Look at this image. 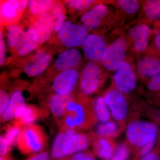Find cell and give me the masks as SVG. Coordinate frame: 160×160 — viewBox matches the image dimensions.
I'll return each mask as SVG.
<instances>
[{"label":"cell","mask_w":160,"mask_h":160,"mask_svg":"<svg viewBox=\"0 0 160 160\" xmlns=\"http://www.w3.org/2000/svg\"><path fill=\"white\" fill-rule=\"evenodd\" d=\"M82 98H73L68 104L62 117L65 129H84L90 126L97 119L93 109V104Z\"/></svg>","instance_id":"cell-1"},{"label":"cell","mask_w":160,"mask_h":160,"mask_svg":"<svg viewBox=\"0 0 160 160\" xmlns=\"http://www.w3.org/2000/svg\"><path fill=\"white\" fill-rule=\"evenodd\" d=\"M106 3H98L81 15L82 24L88 31L97 30L102 27L110 29L121 20L117 11Z\"/></svg>","instance_id":"cell-2"},{"label":"cell","mask_w":160,"mask_h":160,"mask_svg":"<svg viewBox=\"0 0 160 160\" xmlns=\"http://www.w3.org/2000/svg\"><path fill=\"white\" fill-rule=\"evenodd\" d=\"M157 126L154 123L137 120L127 125L126 136L129 144L137 147L155 142L157 137Z\"/></svg>","instance_id":"cell-3"},{"label":"cell","mask_w":160,"mask_h":160,"mask_svg":"<svg viewBox=\"0 0 160 160\" xmlns=\"http://www.w3.org/2000/svg\"><path fill=\"white\" fill-rule=\"evenodd\" d=\"M46 142V136L41 127L32 124L22 129L17 142L23 153L35 154L44 149Z\"/></svg>","instance_id":"cell-4"},{"label":"cell","mask_w":160,"mask_h":160,"mask_svg":"<svg viewBox=\"0 0 160 160\" xmlns=\"http://www.w3.org/2000/svg\"><path fill=\"white\" fill-rule=\"evenodd\" d=\"M129 43L128 38L122 35L107 46L101 64L107 71L114 72L126 60Z\"/></svg>","instance_id":"cell-5"},{"label":"cell","mask_w":160,"mask_h":160,"mask_svg":"<svg viewBox=\"0 0 160 160\" xmlns=\"http://www.w3.org/2000/svg\"><path fill=\"white\" fill-rule=\"evenodd\" d=\"M58 39L65 47L75 48L82 46L88 35V30L83 24L66 21L57 32Z\"/></svg>","instance_id":"cell-6"},{"label":"cell","mask_w":160,"mask_h":160,"mask_svg":"<svg viewBox=\"0 0 160 160\" xmlns=\"http://www.w3.org/2000/svg\"><path fill=\"white\" fill-rule=\"evenodd\" d=\"M113 86L124 94L131 93L137 85V74L130 61L126 59L112 75Z\"/></svg>","instance_id":"cell-7"},{"label":"cell","mask_w":160,"mask_h":160,"mask_svg":"<svg viewBox=\"0 0 160 160\" xmlns=\"http://www.w3.org/2000/svg\"><path fill=\"white\" fill-rule=\"evenodd\" d=\"M103 79L102 70L98 63L89 61L80 77V88L84 96L90 95L97 91Z\"/></svg>","instance_id":"cell-8"},{"label":"cell","mask_w":160,"mask_h":160,"mask_svg":"<svg viewBox=\"0 0 160 160\" xmlns=\"http://www.w3.org/2000/svg\"><path fill=\"white\" fill-rule=\"evenodd\" d=\"M152 33V30L148 24L144 22L130 27L128 30L127 38L129 43H131L134 53L141 55L147 51Z\"/></svg>","instance_id":"cell-9"},{"label":"cell","mask_w":160,"mask_h":160,"mask_svg":"<svg viewBox=\"0 0 160 160\" xmlns=\"http://www.w3.org/2000/svg\"><path fill=\"white\" fill-rule=\"evenodd\" d=\"M103 96L113 118L118 122L125 120L128 112V103L125 94L112 86L106 90Z\"/></svg>","instance_id":"cell-10"},{"label":"cell","mask_w":160,"mask_h":160,"mask_svg":"<svg viewBox=\"0 0 160 160\" xmlns=\"http://www.w3.org/2000/svg\"><path fill=\"white\" fill-rule=\"evenodd\" d=\"M28 29L32 39L42 45L48 41L53 33V18L49 12L44 13L33 20Z\"/></svg>","instance_id":"cell-11"},{"label":"cell","mask_w":160,"mask_h":160,"mask_svg":"<svg viewBox=\"0 0 160 160\" xmlns=\"http://www.w3.org/2000/svg\"><path fill=\"white\" fill-rule=\"evenodd\" d=\"M79 80V73L76 69L61 72L52 81V90L55 94L72 95Z\"/></svg>","instance_id":"cell-12"},{"label":"cell","mask_w":160,"mask_h":160,"mask_svg":"<svg viewBox=\"0 0 160 160\" xmlns=\"http://www.w3.org/2000/svg\"><path fill=\"white\" fill-rule=\"evenodd\" d=\"M108 45L103 36L91 33L87 36L82 46L86 59L90 62L100 63Z\"/></svg>","instance_id":"cell-13"},{"label":"cell","mask_w":160,"mask_h":160,"mask_svg":"<svg viewBox=\"0 0 160 160\" xmlns=\"http://www.w3.org/2000/svg\"><path fill=\"white\" fill-rule=\"evenodd\" d=\"M28 1L7 0L1 2V22L4 25L15 23L28 6Z\"/></svg>","instance_id":"cell-14"},{"label":"cell","mask_w":160,"mask_h":160,"mask_svg":"<svg viewBox=\"0 0 160 160\" xmlns=\"http://www.w3.org/2000/svg\"><path fill=\"white\" fill-rule=\"evenodd\" d=\"M52 60L51 53L45 49H38L26 63L24 71L31 77L38 76L48 68Z\"/></svg>","instance_id":"cell-15"},{"label":"cell","mask_w":160,"mask_h":160,"mask_svg":"<svg viewBox=\"0 0 160 160\" xmlns=\"http://www.w3.org/2000/svg\"><path fill=\"white\" fill-rule=\"evenodd\" d=\"M65 130L67 133V137L63 148L64 158L74 153L84 151L89 146V139L86 135L78 133L74 129Z\"/></svg>","instance_id":"cell-16"},{"label":"cell","mask_w":160,"mask_h":160,"mask_svg":"<svg viewBox=\"0 0 160 160\" xmlns=\"http://www.w3.org/2000/svg\"><path fill=\"white\" fill-rule=\"evenodd\" d=\"M82 57L79 50L76 48L66 49L58 55L53 66L58 71L76 69L82 62Z\"/></svg>","instance_id":"cell-17"},{"label":"cell","mask_w":160,"mask_h":160,"mask_svg":"<svg viewBox=\"0 0 160 160\" xmlns=\"http://www.w3.org/2000/svg\"><path fill=\"white\" fill-rule=\"evenodd\" d=\"M137 74L143 78H150L160 72V59L151 54L140 57L136 66Z\"/></svg>","instance_id":"cell-18"},{"label":"cell","mask_w":160,"mask_h":160,"mask_svg":"<svg viewBox=\"0 0 160 160\" xmlns=\"http://www.w3.org/2000/svg\"><path fill=\"white\" fill-rule=\"evenodd\" d=\"M25 98L20 90L15 92L10 98L7 109L1 116L2 121H10L12 119L19 120L22 117L26 107Z\"/></svg>","instance_id":"cell-19"},{"label":"cell","mask_w":160,"mask_h":160,"mask_svg":"<svg viewBox=\"0 0 160 160\" xmlns=\"http://www.w3.org/2000/svg\"><path fill=\"white\" fill-rule=\"evenodd\" d=\"M92 147L94 154L104 159L112 158L116 148L112 141L105 137H100L95 140Z\"/></svg>","instance_id":"cell-20"},{"label":"cell","mask_w":160,"mask_h":160,"mask_svg":"<svg viewBox=\"0 0 160 160\" xmlns=\"http://www.w3.org/2000/svg\"><path fill=\"white\" fill-rule=\"evenodd\" d=\"M141 14L144 22L160 21V0H147L142 2Z\"/></svg>","instance_id":"cell-21"},{"label":"cell","mask_w":160,"mask_h":160,"mask_svg":"<svg viewBox=\"0 0 160 160\" xmlns=\"http://www.w3.org/2000/svg\"><path fill=\"white\" fill-rule=\"evenodd\" d=\"M72 95H61L55 94L49 100V106L52 113L57 118H62L68 104L72 99Z\"/></svg>","instance_id":"cell-22"},{"label":"cell","mask_w":160,"mask_h":160,"mask_svg":"<svg viewBox=\"0 0 160 160\" xmlns=\"http://www.w3.org/2000/svg\"><path fill=\"white\" fill-rule=\"evenodd\" d=\"M142 1L137 0H118L113 1L112 4L115 6L118 14L119 12L123 16H134L142 8Z\"/></svg>","instance_id":"cell-23"},{"label":"cell","mask_w":160,"mask_h":160,"mask_svg":"<svg viewBox=\"0 0 160 160\" xmlns=\"http://www.w3.org/2000/svg\"><path fill=\"white\" fill-rule=\"evenodd\" d=\"M40 45L32 39L28 29L23 31V33L16 49L17 53L20 56L27 55L39 47Z\"/></svg>","instance_id":"cell-24"},{"label":"cell","mask_w":160,"mask_h":160,"mask_svg":"<svg viewBox=\"0 0 160 160\" xmlns=\"http://www.w3.org/2000/svg\"><path fill=\"white\" fill-rule=\"evenodd\" d=\"M93 109L97 119L100 122H106L110 121L111 112L103 96L97 97L92 102Z\"/></svg>","instance_id":"cell-25"},{"label":"cell","mask_w":160,"mask_h":160,"mask_svg":"<svg viewBox=\"0 0 160 160\" xmlns=\"http://www.w3.org/2000/svg\"><path fill=\"white\" fill-rule=\"evenodd\" d=\"M54 22L53 33H57L64 23L66 22V8L62 3L55 2L49 11Z\"/></svg>","instance_id":"cell-26"},{"label":"cell","mask_w":160,"mask_h":160,"mask_svg":"<svg viewBox=\"0 0 160 160\" xmlns=\"http://www.w3.org/2000/svg\"><path fill=\"white\" fill-rule=\"evenodd\" d=\"M55 1L51 0H31L28 2V9L35 19L41 15L50 11Z\"/></svg>","instance_id":"cell-27"},{"label":"cell","mask_w":160,"mask_h":160,"mask_svg":"<svg viewBox=\"0 0 160 160\" xmlns=\"http://www.w3.org/2000/svg\"><path fill=\"white\" fill-rule=\"evenodd\" d=\"M119 126L116 122L109 121L106 122L98 123L94 127L95 134L100 137L109 138L117 134Z\"/></svg>","instance_id":"cell-28"},{"label":"cell","mask_w":160,"mask_h":160,"mask_svg":"<svg viewBox=\"0 0 160 160\" xmlns=\"http://www.w3.org/2000/svg\"><path fill=\"white\" fill-rule=\"evenodd\" d=\"M23 31L21 26L18 24H11L8 26L7 30V44L12 50H16Z\"/></svg>","instance_id":"cell-29"},{"label":"cell","mask_w":160,"mask_h":160,"mask_svg":"<svg viewBox=\"0 0 160 160\" xmlns=\"http://www.w3.org/2000/svg\"><path fill=\"white\" fill-rule=\"evenodd\" d=\"M67 137L66 130L60 132L56 137L52 143L51 150V157L53 160H62L64 158L63 148Z\"/></svg>","instance_id":"cell-30"},{"label":"cell","mask_w":160,"mask_h":160,"mask_svg":"<svg viewBox=\"0 0 160 160\" xmlns=\"http://www.w3.org/2000/svg\"><path fill=\"white\" fill-rule=\"evenodd\" d=\"M103 2L92 0H73L65 2V6L70 10H75L80 12H85L89 10L92 6Z\"/></svg>","instance_id":"cell-31"},{"label":"cell","mask_w":160,"mask_h":160,"mask_svg":"<svg viewBox=\"0 0 160 160\" xmlns=\"http://www.w3.org/2000/svg\"><path fill=\"white\" fill-rule=\"evenodd\" d=\"M39 116V114L38 109L34 106L30 105L26 106L22 116L17 122L22 126H28L34 123Z\"/></svg>","instance_id":"cell-32"},{"label":"cell","mask_w":160,"mask_h":160,"mask_svg":"<svg viewBox=\"0 0 160 160\" xmlns=\"http://www.w3.org/2000/svg\"><path fill=\"white\" fill-rule=\"evenodd\" d=\"M130 149L127 143L122 142L116 146L112 160H127L130 155Z\"/></svg>","instance_id":"cell-33"},{"label":"cell","mask_w":160,"mask_h":160,"mask_svg":"<svg viewBox=\"0 0 160 160\" xmlns=\"http://www.w3.org/2000/svg\"><path fill=\"white\" fill-rule=\"evenodd\" d=\"M22 126L17 122L12 126H9L6 129L4 137L8 140L10 146L17 142L18 138L22 129Z\"/></svg>","instance_id":"cell-34"},{"label":"cell","mask_w":160,"mask_h":160,"mask_svg":"<svg viewBox=\"0 0 160 160\" xmlns=\"http://www.w3.org/2000/svg\"><path fill=\"white\" fill-rule=\"evenodd\" d=\"M62 160H96V158L91 152L85 150L71 155Z\"/></svg>","instance_id":"cell-35"},{"label":"cell","mask_w":160,"mask_h":160,"mask_svg":"<svg viewBox=\"0 0 160 160\" xmlns=\"http://www.w3.org/2000/svg\"><path fill=\"white\" fill-rule=\"evenodd\" d=\"M10 98L9 94L5 90L1 89L0 91V114L2 116L7 109Z\"/></svg>","instance_id":"cell-36"},{"label":"cell","mask_w":160,"mask_h":160,"mask_svg":"<svg viewBox=\"0 0 160 160\" xmlns=\"http://www.w3.org/2000/svg\"><path fill=\"white\" fill-rule=\"evenodd\" d=\"M6 47L4 33L1 29L0 32V65L2 66L6 60Z\"/></svg>","instance_id":"cell-37"},{"label":"cell","mask_w":160,"mask_h":160,"mask_svg":"<svg viewBox=\"0 0 160 160\" xmlns=\"http://www.w3.org/2000/svg\"><path fill=\"white\" fill-rule=\"evenodd\" d=\"M147 87L151 91L160 90V72L149 78L147 83Z\"/></svg>","instance_id":"cell-38"},{"label":"cell","mask_w":160,"mask_h":160,"mask_svg":"<svg viewBox=\"0 0 160 160\" xmlns=\"http://www.w3.org/2000/svg\"><path fill=\"white\" fill-rule=\"evenodd\" d=\"M155 142H155H152L148 143L145 146L141 147V149L139 151L138 154V157L142 158L151 153L152 149L154 148Z\"/></svg>","instance_id":"cell-39"},{"label":"cell","mask_w":160,"mask_h":160,"mask_svg":"<svg viewBox=\"0 0 160 160\" xmlns=\"http://www.w3.org/2000/svg\"><path fill=\"white\" fill-rule=\"evenodd\" d=\"M10 146L9 142L5 137L0 138V153L1 157H4L8 152Z\"/></svg>","instance_id":"cell-40"},{"label":"cell","mask_w":160,"mask_h":160,"mask_svg":"<svg viewBox=\"0 0 160 160\" xmlns=\"http://www.w3.org/2000/svg\"><path fill=\"white\" fill-rule=\"evenodd\" d=\"M26 160H50V158L48 152H41L32 154Z\"/></svg>","instance_id":"cell-41"},{"label":"cell","mask_w":160,"mask_h":160,"mask_svg":"<svg viewBox=\"0 0 160 160\" xmlns=\"http://www.w3.org/2000/svg\"><path fill=\"white\" fill-rule=\"evenodd\" d=\"M155 34L154 42V45L157 49L158 51L160 52V28L157 29Z\"/></svg>","instance_id":"cell-42"},{"label":"cell","mask_w":160,"mask_h":160,"mask_svg":"<svg viewBox=\"0 0 160 160\" xmlns=\"http://www.w3.org/2000/svg\"><path fill=\"white\" fill-rule=\"evenodd\" d=\"M141 160H160L158 155L156 153L151 152V153L144 157Z\"/></svg>","instance_id":"cell-43"},{"label":"cell","mask_w":160,"mask_h":160,"mask_svg":"<svg viewBox=\"0 0 160 160\" xmlns=\"http://www.w3.org/2000/svg\"><path fill=\"white\" fill-rule=\"evenodd\" d=\"M158 118L159 120L160 121V111H159L158 113Z\"/></svg>","instance_id":"cell-44"},{"label":"cell","mask_w":160,"mask_h":160,"mask_svg":"<svg viewBox=\"0 0 160 160\" xmlns=\"http://www.w3.org/2000/svg\"><path fill=\"white\" fill-rule=\"evenodd\" d=\"M1 160H6V159H5V158H4V157H1Z\"/></svg>","instance_id":"cell-45"},{"label":"cell","mask_w":160,"mask_h":160,"mask_svg":"<svg viewBox=\"0 0 160 160\" xmlns=\"http://www.w3.org/2000/svg\"><path fill=\"white\" fill-rule=\"evenodd\" d=\"M159 139L160 144V132L159 135Z\"/></svg>","instance_id":"cell-46"},{"label":"cell","mask_w":160,"mask_h":160,"mask_svg":"<svg viewBox=\"0 0 160 160\" xmlns=\"http://www.w3.org/2000/svg\"><path fill=\"white\" fill-rule=\"evenodd\" d=\"M110 160V159H104V160Z\"/></svg>","instance_id":"cell-47"},{"label":"cell","mask_w":160,"mask_h":160,"mask_svg":"<svg viewBox=\"0 0 160 160\" xmlns=\"http://www.w3.org/2000/svg\"></svg>","instance_id":"cell-48"}]
</instances>
